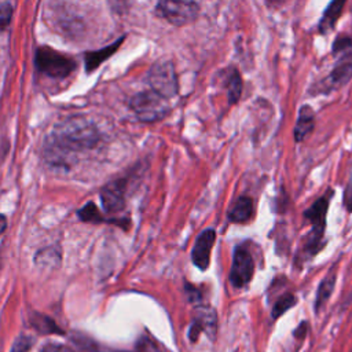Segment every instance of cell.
Returning <instances> with one entry per match:
<instances>
[{"label":"cell","mask_w":352,"mask_h":352,"mask_svg":"<svg viewBox=\"0 0 352 352\" xmlns=\"http://www.w3.org/2000/svg\"><path fill=\"white\" fill-rule=\"evenodd\" d=\"M54 138L56 144L76 150L94 147L99 139V135L91 122L80 117H73L65 120L56 126Z\"/></svg>","instance_id":"cell-1"},{"label":"cell","mask_w":352,"mask_h":352,"mask_svg":"<svg viewBox=\"0 0 352 352\" xmlns=\"http://www.w3.org/2000/svg\"><path fill=\"white\" fill-rule=\"evenodd\" d=\"M129 106L142 121H158L164 118L170 110L168 99L162 98L151 89L133 95Z\"/></svg>","instance_id":"cell-2"},{"label":"cell","mask_w":352,"mask_h":352,"mask_svg":"<svg viewBox=\"0 0 352 352\" xmlns=\"http://www.w3.org/2000/svg\"><path fill=\"white\" fill-rule=\"evenodd\" d=\"M36 66L41 73L52 78H65L74 70L76 63L72 58L52 48L41 47L36 52Z\"/></svg>","instance_id":"cell-3"},{"label":"cell","mask_w":352,"mask_h":352,"mask_svg":"<svg viewBox=\"0 0 352 352\" xmlns=\"http://www.w3.org/2000/svg\"><path fill=\"white\" fill-rule=\"evenodd\" d=\"M148 84L151 91L165 99L175 96L179 91V84L173 63L169 60H160L154 63L148 72Z\"/></svg>","instance_id":"cell-4"},{"label":"cell","mask_w":352,"mask_h":352,"mask_svg":"<svg viewBox=\"0 0 352 352\" xmlns=\"http://www.w3.org/2000/svg\"><path fill=\"white\" fill-rule=\"evenodd\" d=\"M157 15L175 26H184L194 22L199 14V4L195 1H160L155 7Z\"/></svg>","instance_id":"cell-5"},{"label":"cell","mask_w":352,"mask_h":352,"mask_svg":"<svg viewBox=\"0 0 352 352\" xmlns=\"http://www.w3.org/2000/svg\"><path fill=\"white\" fill-rule=\"evenodd\" d=\"M254 274V260L245 243L238 245L234 250L232 264L230 271V282L234 287H243L246 286Z\"/></svg>","instance_id":"cell-6"},{"label":"cell","mask_w":352,"mask_h":352,"mask_svg":"<svg viewBox=\"0 0 352 352\" xmlns=\"http://www.w3.org/2000/svg\"><path fill=\"white\" fill-rule=\"evenodd\" d=\"M214 241H216L214 228H206L197 236L194 246L191 249V261L198 270L204 271L209 267L210 252L214 245Z\"/></svg>","instance_id":"cell-7"},{"label":"cell","mask_w":352,"mask_h":352,"mask_svg":"<svg viewBox=\"0 0 352 352\" xmlns=\"http://www.w3.org/2000/svg\"><path fill=\"white\" fill-rule=\"evenodd\" d=\"M100 199L106 212L121 210L125 205V180L118 179L104 186L100 191Z\"/></svg>","instance_id":"cell-8"},{"label":"cell","mask_w":352,"mask_h":352,"mask_svg":"<svg viewBox=\"0 0 352 352\" xmlns=\"http://www.w3.org/2000/svg\"><path fill=\"white\" fill-rule=\"evenodd\" d=\"M352 78V54L344 55L333 67L326 78V84L331 89L345 85Z\"/></svg>","instance_id":"cell-9"},{"label":"cell","mask_w":352,"mask_h":352,"mask_svg":"<svg viewBox=\"0 0 352 352\" xmlns=\"http://www.w3.org/2000/svg\"><path fill=\"white\" fill-rule=\"evenodd\" d=\"M333 191L329 190L327 194L322 195L318 198L304 213V216L312 223V227H322L326 228V213L329 209L330 198H331Z\"/></svg>","instance_id":"cell-10"},{"label":"cell","mask_w":352,"mask_h":352,"mask_svg":"<svg viewBox=\"0 0 352 352\" xmlns=\"http://www.w3.org/2000/svg\"><path fill=\"white\" fill-rule=\"evenodd\" d=\"M314 126H315L314 110L308 104L301 106L297 121H296V126H294V140L296 142L305 140L311 135Z\"/></svg>","instance_id":"cell-11"},{"label":"cell","mask_w":352,"mask_h":352,"mask_svg":"<svg viewBox=\"0 0 352 352\" xmlns=\"http://www.w3.org/2000/svg\"><path fill=\"white\" fill-rule=\"evenodd\" d=\"M253 201L250 197L241 195L228 210V220L232 223H246L253 216Z\"/></svg>","instance_id":"cell-12"},{"label":"cell","mask_w":352,"mask_h":352,"mask_svg":"<svg viewBox=\"0 0 352 352\" xmlns=\"http://www.w3.org/2000/svg\"><path fill=\"white\" fill-rule=\"evenodd\" d=\"M344 6H345L344 0L331 1L327 6V8L324 10V12H323V15H322V18L319 21V25H318V29H319V32L322 34H326L327 32H330L336 26L337 21H338V18H340V15L342 12Z\"/></svg>","instance_id":"cell-13"},{"label":"cell","mask_w":352,"mask_h":352,"mask_svg":"<svg viewBox=\"0 0 352 352\" xmlns=\"http://www.w3.org/2000/svg\"><path fill=\"white\" fill-rule=\"evenodd\" d=\"M122 40H124V37H121L120 40H117L116 43H113V44L109 45V47H104V48H102V50H99V51H94V52L87 54V55H85V66H87V70L91 72V70H94L95 67H98L103 60H106V59L120 47V44L122 43Z\"/></svg>","instance_id":"cell-14"},{"label":"cell","mask_w":352,"mask_h":352,"mask_svg":"<svg viewBox=\"0 0 352 352\" xmlns=\"http://www.w3.org/2000/svg\"><path fill=\"white\" fill-rule=\"evenodd\" d=\"M226 87H227V99L228 103H236L241 99L242 95V77L238 72V69H231V72L227 76V81H226Z\"/></svg>","instance_id":"cell-15"},{"label":"cell","mask_w":352,"mask_h":352,"mask_svg":"<svg viewBox=\"0 0 352 352\" xmlns=\"http://www.w3.org/2000/svg\"><path fill=\"white\" fill-rule=\"evenodd\" d=\"M334 283H336V274L331 271L319 285L318 287V293H316V302L315 307L319 311L320 307L327 301V298L330 297L333 289H334Z\"/></svg>","instance_id":"cell-16"},{"label":"cell","mask_w":352,"mask_h":352,"mask_svg":"<svg viewBox=\"0 0 352 352\" xmlns=\"http://www.w3.org/2000/svg\"><path fill=\"white\" fill-rule=\"evenodd\" d=\"M59 260H60V252L55 246L45 248V249L40 250L36 256V263L41 268L55 267L59 263Z\"/></svg>","instance_id":"cell-17"},{"label":"cell","mask_w":352,"mask_h":352,"mask_svg":"<svg viewBox=\"0 0 352 352\" xmlns=\"http://www.w3.org/2000/svg\"><path fill=\"white\" fill-rule=\"evenodd\" d=\"M294 302H296V297H294L293 294H290V293L283 294V296L275 302L274 309H272V316H274V318H278L279 315L285 314L289 308H292V307L294 305Z\"/></svg>","instance_id":"cell-18"},{"label":"cell","mask_w":352,"mask_h":352,"mask_svg":"<svg viewBox=\"0 0 352 352\" xmlns=\"http://www.w3.org/2000/svg\"><path fill=\"white\" fill-rule=\"evenodd\" d=\"M78 216L84 220V221H102V216L100 213L98 212L96 206L89 202L87 204L80 212H78Z\"/></svg>","instance_id":"cell-19"},{"label":"cell","mask_w":352,"mask_h":352,"mask_svg":"<svg viewBox=\"0 0 352 352\" xmlns=\"http://www.w3.org/2000/svg\"><path fill=\"white\" fill-rule=\"evenodd\" d=\"M12 6L11 3H1L0 4V30L6 29L12 16Z\"/></svg>","instance_id":"cell-20"},{"label":"cell","mask_w":352,"mask_h":352,"mask_svg":"<svg viewBox=\"0 0 352 352\" xmlns=\"http://www.w3.org/2000/svg\"><path fill=\"white\" fill-rule=\"evenodd\" d=\"M348 48H352V38L349 36H340L333 44L334 54H340Z\"/></svg>","instance_id":"cell-21"},{"label":"cell","mask_w":352,"mask_h":352,"mask_svg":"<svg viewBox=\"0 0 352 352\" xmlns=\"http://www.w3.org/2000/svg\"><path fill=\"white\" fill-rule=\"evenodd\" d=\"M344 204L348 209V212H352V177L345 188V195H344Z\"/></svg>","instance_id":"cell-22"},{"label":"cell","mask_w":352,"mask_h":352,"mask_svg":"<svg viewBox=\"0 0 352 352\" xmlns=\"http://www.w3.org/2000/svg\"><path fill=\"white\" fill-rule=\"evenodd\" d=\"M41 352H74L73 349L59 345V344H50L47 346H44V349Z\"/></svg>","instance_id":"cell-23"},{"label":"cell","mask_w":352,"mask_h":352,"mask_svg":"<svg viewBox=\"0 0 352 352\" xmlns=\"http://www.w3.org/2000/svg\"><path fill=\"white\" fill-rule=\"evenodd\" d=\"M7 227V220H6V216L4 214H0V235L4 232Z\"/></svg>","instance_id":"cell-24"}]
</instances>
